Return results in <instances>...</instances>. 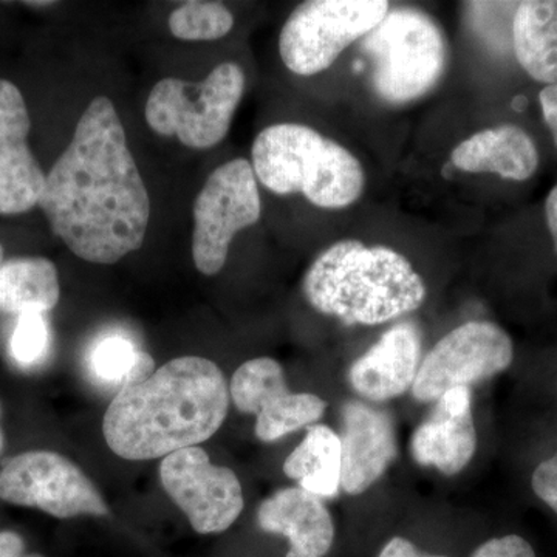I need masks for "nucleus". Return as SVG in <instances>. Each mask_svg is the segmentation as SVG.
<instances>
[{
    "label": "nucleus",
    "instance_id": "obj_1",
    "mask_svg": "<svg viewBox=\"0 0 557 557\" xmlns=\"http://www.w3.org/2000/svg\"><path fill=\"white\" fill-rule=\"evenodd\" d=\"M54 236L86 262L112 265L143 247L150 222L145 180L115 104L94 98L46 178L39 205Z\"/></svg>",
    "mask_w": 557,
    "mask_h": 557
},
{
    "label": "nucleus",
    "instance_id": "obj_2",
    "mask_svg": "<svg viewBox=\"0 0 557 557\" xmlns=\"http://www.w3.org/2000/svg\"><path fill=\"white\" fill-rule=\"evenodd\" d=\"M228 406V384L215 362L175 358L121 388L102 432L116 456L152 460L207 442L222 428Z\"/></svg>",
    "mask_w": 557,
    "mask_h": 557
},
{
    "label": "nucleus",
    "instance_id": "obj_3",
    "mask_svg": "<svg viewBox=\"0 0 557 557\" xmlns=\"http://www.w3.org/2000/svg\"><path fill=\"white\" fill-rule=\"evenodd\" d=\"M304 295L319 313L346 325H380L412 313L426 299L423 277L395 249L339 240L304 277Z\"/></svg>",
    "mask_w": 557,
    "mask_h": 557
},
{
    "label": "nucleus",
    "instance_id": "obj_4",
    "mask_svg": "<svg viewBox=\"0 0 557 557\" xmlns=\"http://www.w3.org/2000/svg\"><path fill=\"white\" fill-rule=\"evenodd\" d=\"M251 166L271 193L300 194L318 208L350 207L364 189L357 157L302 124H274L260 132L252 143Z\"/></svg>",
    "mask_w": 557,
    "mask_h": 557
},
{
    "label": "nucleus",
    "instance_id": "obj_5",
    "mask_svg": "<svg viewBox=\"0 0 557 557\" xmlns=\"http://www.w3.org/2000/svg\"><path fill=\"white\" fill-rule=\"evenodd\" d=\"M370 79L381 100L416 101L434 89L445 73L448 46L437 22L424 11L399 7L362 38Z\"/></svg>",
    "mask_w": 557,
    "mask_h": 557
},
{
    "label": "nucleus",
    "instance_id": "obj_6",
    "mask_svg": "<svg viewBox=\"0 0 557 557\" xmlns=\"http://www.w3.org/2000/svg\"><path fill=\"white\" fill-rule=\"evenodd\" d=\"M244 91L245 73L234 62L219 64L200 83L164 78L150 90L146 123L186 148L211 149L228 135Z\"/></svg>",
    "mask_w": 557,
    "mask_h": 557
},
{
    "label": "nucleus",
    "instance_id": "obj_7",
    "mask_svg": "<svg viewBox=\"0 0 557 557\" xmlns=\"http://www.w3.org/2000/svg\"><path fill=\"white\" fill-rule=\"evenodd\" d=\"M388 11L386 0H309L289 14L278 53L289 72H324L355 40L368 36Z\"/></svg>",
    "mask_w": 557,
    "mask_h": 557
},
{
    "label": "nucleus",
    "instance_id": "obj_8",
    "mask_svg": "<svg viewBox=\"0 0 557 557\" xmlns=\"http://www.w3.org/2000/svg\"><path fill=\"white\" fill-rule=\"evenodd\" d=\"M193 259L205 276L225 267L230 245L262 214L258 178L251 163L234 159L209 175L194 201Z\"/></svg>",
    "mask_w": 557,
    "mask_h": 557
},
{
    "label": "nucleus",
    "instance_id": "obj_9",
    "mask_svg": "<svg viewBox=\"0 0 557 557\" xmlns=\"http://www.w3.org/2000/svg\"><path fill=\"white\" fill-rule=\"evenodd\" d=\"M515 359V346L500 325L469 321L435 344L421 361L412 395L417 401H437L457 387L475 386L500 375Z\"/></svg>",
    "mask_w": 557,
    "mask_h": 557
},
{
    "label": "nucleus",
    "instance_id": "obj_10",
    "mask_svg": "<svg viewBox=\"0 0 557 557\" xmlns=\"http://www.w3.org/2000/svg\"><path fill=\"white\" fill-rule=\"evenodd\" d=\"M0 498L53 518L109 516L98 487L69 458L51 450H30L11 458L0 471Z\"/></svg>",
    "mask_w": 557,
    "mask_h": 557
},
{
    "label": "nucleus",
    "instance_id": "obj_11",
    "mask_svg": "<svg viewBox=\"0 0 557 557\" xmlns=\"http://www.w3.org/2000/svg\"><path fill=\"white\" fill-rule=\"evenodd\" d=\"M160 480L199 534L228 530L244 511V491L237 475L209 460L207 450L193 446L164 457Z\"/></svg>",
    "mask_w": 557,
    "mask_h": 557
},
{
    "label": "nucleus",
    "instance_id": "obj_12",
    "mask_svg": "<svg viewBox=\"0 0 557 557\" xmlns=\"http://www.w3.org/2000/svg\"><path fill=\"white\" fill-rule=\"evenodd\" d=\"M230 394L240 412L256 416V437L263 443L317 423L327 410L318 395L289 391L284 369L269 357L244 362L231 380Z\"/></svg>",
    "mask_w": 557,
    "mask_h": 557
},
{
    "label": "nucleus",
    "instance_id": "obj_13",
    "mask_svg": "<svg viewBox=\"0 0 557 557\" xmlns=\"http://www.w3.org/2000/svg\"><path fill=\"white\" fill-rule=\"evenodd\" d=\"M30 113L22 91L0 79V215L38 207L47 175L28 146Z\"/></svg>",
    "mask_w": 557,
    "mask_h": 557
},
{
    "label": "nucleus",
    "instance_id": "obj_14",
    "mask_svg": "<svg viewBox=\"0 0 557 557\" xmlns=\"http://www.w3.org/2000/svg\"><path fill=\"white\" fill-rule=\"evenodd\" d=\"M341 490L359 496L370 490L398 457L394 421L386 410L364 401L341 409Z\"/></svg>",
    "mask_w": 557,
    "mask_h": 557
},
{
    "label": "nucleus",
    "instance_id": "obj_15",
    "mask_svg": "<svg viewBox=\"0 0 557 557\" xmlns=\"http://www.w3.org/2000/svg\"><path fill=\"white\" fill-rule=\"evenodd\" d=\"M434 405L413 432L410 453L420 467L437 469L450 478L460 474L478 450L471 388H453Z\"/></svg>",
    "mask_w": 557,
    "mask_h": 557
},
{
    "label": "nucleus",
    "instance_id": "obj_16",
    "mask_svg": "<svg viewBox=\"0 0 557 557\" xmlns=\"http://www.w3.org/2000/svg\"><path fill=\"white\" fill-rule=\"evenodd\" d=\"M420 364V330L413 322H399L350 366L347 380L366 401H391L412 391Z\"/></svg>",
    "mask_w": 557,
    "mask_h": 557
},
{
    "label": "nucleus",
    "instance_id": "obj_17",
    "mask_svg": "<svg viewBox=\"0 0 557 557\" xmlns=\"http://www.w3.org/2000/svg\"><path fill=\"white\" fill-rule=\"evenodd\" d=\"M258 525L265 533L287 537L285 557H325L335 544L332 512L321 497L299 486L265 498L258 509Z\"/></svg>",
    "mask_w": 557,
    "mask_h": 557
},
{
    "label": "nucleus",
    "instance_id": "obj_18",
    "mask_svg": "<svg viewBox=\"0 0 557 557\" xmlns=\"http://www.w3.org/2000/svg\"><path fill=\"white\" fill-rule=\"evenodd\" d=\"M456 170L469 174H497L505 180L525 182L536 172V143L518 126H500L478 132L450 153Z\"/></svg>",
    "mask_w": 557,
    "mask_h": 557
},
{
    "label": "nucleus",
    "instance_id": "obj_19",
    "mask_svg": "<svg viewBox=\"0 0 557 557\" xmlns=\"http://www.w3.org/2000/svg\"><path fill=\"white\" fill-rule=\"evenodd\" d=\"M512 49L531 78L557 86V0L519 3L512 17Z\"/></svg>",
    "mask_w": 557,
    "mask_h": 557
},
{
    "label": "nucleus",
    "instance_id": "obj_20",
    "mask_svg": "<svg viewBox=\"0 0 557 557\" xmlns=\"http://www.w3.org/2000/svg\"><path fill=\"white\" fill-rule=\"evenodd\" d=\"M57 267L46 258L10 259L0 265V310L7 313L44 314L60 302Z\"/></svg>",
    "mask_w": 557,
    "mask_h": 557
},
{
    "label": "nucleus",
    "instance_id": "obj_21",
    "mask_svg": "<svg viewBox=\"0 0 557 557\" xmlns=\"http://www.w3.org/2000/svg\"><path fill=\"white\" fill-rule=\"evenodd\" d=\"M341 440L333 429L317 424L284 463V472L299 487L318 497H336L341 490Z\"/></svg>",
    "mask_w": 557,
    "mask_h": 557
},
{
    "label": "nucleus",
    "instance_id": "obj_22",
    "mask_svg": "<svg viewBox=\"0 0 557 557\" xmlns=\"http://www.w3.org/2000/svg\"><path fill=\"white\" fill-rule=\"evenodd\" d=\"M91 369L98 379L123 387L149 379L157 370L149 354L124 338L102 341L91 355Z\"/></svg>",
    "mask_w": 557,
    "mask_h": 557
},
{
    "label": "nucleus",
    "instance_id": "obj_23",
    "mask_svg": "<svg viewBox=\"0 0 557 557\" xmlns=\"http://www.w3.org/2000/svg\"><path fill=\"white\" fill-rule=\"evenodd\" d=\"M170 32L180 40H218L225 38L234 27V16L223 3L190 0L172 11Z\"/></svg>",
    "mask_w": 557,
    "mask_h": 557
},
{
    "label": "nucleus",
    "instance_id": "obj_24",
    "mask_svg": "<svg viewBox=\"0 0 557 557\" xmlns=\"http://www.w3.org/2000/svg\"><path fill=\"white\" fill-rule=\"evenodd\" d=\"M50 347V330L44 314H24L20 317L10 350L22 366H33L46 357Z\"/></svg>",
    "mask_w": 557,
    "mask_h": 557
},
{
    "label": "nucleus",
    "instance_id": "obj_25",
    "mask_svg": "<svg viewBox=\"0 0 557 557\" xmlns=\"http://www.w3.org/2000/svg\"><path fill=\"white\" fill-rule=\"evenodd\" d=\"M469 557H536L530 542L518 534L487 539Z\"/></svg>",
    "mask_w": 557,
    "mask_h": 557
},
{
    "label": "nucleus",
    "instance_id": "obj_26",
    "mask_svg": "<svg viewBox=\"0 0 557 557\" xmlns=\"http://www.w3.org/2000/svg\"><path fill=\"white\" fill-rule=\"evenodd\" d=\"M531 487L539 500L557 515V450L555 456L539 463L531 478Z\"/></svg>",
    "mask_w": 557,
    "mask_h": 557
},
{
    "label": "nucleus",
    "instance_id": "obj_27",
    "mask_svg": "<svg viewBox=\"0 0 557 557\" xmlns=\"http://www.w3.org/2000/svg\"><path fill=\"white\" fill-rule=\"evenodd\" d=\"M376 557H454L445 553L428 552L418 547L416 542L405 536H394L388 539L386 544L381 547Z\"/></svg>",
    "mask_w": 557,
    "mask_h": 557
},
{
    "label": "nucleus",
    "instance_id": "obj_28",
    "mask_svg": "<svg viewBox=\"0 0 557 557\" xmlns=\"http://www.w3.org/2000/svg\"><path fill=\"white\" fill-rule=\"evenodd\" d=\"M539 100H541L545 123H547L548 129L552 132L553 138H555L557 148V86L545 87L541 91Z\"/></svg>",
    "mask_w": 557,
    "mask_h": 557
},
{
    "label": "nucleus",
    "instance_id": "obj_29",
    "mask_svg": "<svg viewBox=\"0 0 557 557\" xmlns=\"http://www.w3.org/2000/svg\"><path fill=\"white\" fill-rule=\"evenodd\" d=\"M24 548V541L20 534L13 533V531L0 533V557H22Z\"/></svg>",
    "mask_w": 557,
    "mask_h": 557
},
{
    "label": "nucleus",
    "instance_id": "obj_30",
    "mask_svg": "<svg viewBox=\"0 0 557 557\" xmlns=\"http://www.w3.org/2000/svg\"><path fill=\"white\" fill-rule=\"evenodd\" d=\"M545 214H547L549 234H552L553 244H555L557 252V186L548 194L547 203H545Z\"/></svg>",
    "mask_w": 557,
    "mask_h": 557
},
{
    "label": "nucleus",
    "instance_id": "obj_31",
    "mask_svg": "<svg viewBox=\"0 0 557 557\" xmlns=\"http://www.w3.org/2000/svg\"><path fill=\"white\" fill-rule=\"evenodd\" d=\"M3 263V247L0 245V265Z\"/></svg>",
    "mask_w": 557,
    "mask_h": 557
},
{
    "label": "nucleus",
    "instance_id": "obj_32",
    "mask_svg": "<svg viewBox=\"0 0 557 557\" xmlns=\"http://www.w3.org/2000/svg\"><path fill=\"white\" fill-rule=\"evenodd\" d=\"M2 446H3V437H2V432H0V450H2Z\"/></svg>",
    "mask_w": 557,
    "mask_h": 557
},
{
    "label": "nucleus",
    "instance_id": "obj_33",
    "mask_svg": "<svg viewBox=\"0 0 557 557\" xmlns=\"http://www.w3.org/2000/svg\"><path fill=\"white\" fill-rule=\"evenodd\" d=\"M22 557H44V556H40V555H27V556H22Z\"/></svg>",
    "mask_w": 557,
    "mask_h": 557
}]
</instances>
